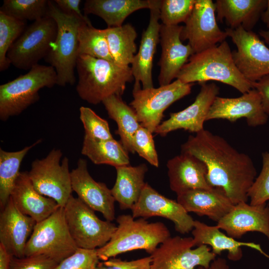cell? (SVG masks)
Returning a JSON list of instances; mask_svg holds the SVG:
<instances>
[{
	"instance_id": "cell-1",
	"label": "cell",
	"mask_w": 269,
	"mask_h": 269,
	"mask_svg": "<svg viewBox=\"0 0 269 269\" xmlns=\"http://www.w3.org/2000/svg\"><path fill=\"white\" fill-rule=\"evenodd\" d=\"M181 152L203 161L207 178L212 187L222 189L234 205L247 202L248 193L256 178L251 158L232 146L224 138L204 129L190 135L181 146Z\"/></svg>"
},
{
	"instance_id": "cell-2",
	"label": "cell",
	"mask_w": 269,
	"mask_h": 269,
	"mask_svg": "<svg viewBox=\"0 0 269 269\" xmlns=\"http://www.w3.org/2000/svg\"><path fill=\"white\" fill-rule=\"evenodd\" d=\"M76 69L77 93L81 99L93 105L112 95L122 97L127 84L134 80L130 66L86 55L78 56Z\"/></svg>"
},
{
	"instance_id": "cell-3",
	"label": "cell",
	"mask_w": 269,
	"mask_h": 269,
	"mask_svg": "<svg viewBox=\"0 0 269 269\" xmlns=\"http://www.w3.org/2000/svg\"><path fill=\"white\" fill-rule=\"evenodd\" d=\"M177 79L185 84L208 81L220 82L244 94L253 89L237 67L228 43L219 45L202 52L194 53L178 73Z\"/></svg>"
},
{
	"instance_id": "cell-4",
	"label": "cell",
	"mask_w": 269,
	"mask_h": 269,
	"mask_svg": "<svg viewBox=\"0 0 269 269\" xmlns=\"http://www.w3.org/2000/svg\"><path fill=\"white\" fill-rule=\"evenodd\" d=\"M118 224L110 240L97 249L99 260L106 261L126 252L143 250L151 255L159 245L170 237L167 227L161 222H149L132 215L123 214L117 218Z\"/></svg>"
},
{
	"instance_id": "cell-5",
	"label": "cell",
	"mask_w": 269,
	"mask_h": 269,
	"mask_svg": "<svg viewBox=\"0 0 269 269\" xmlns=\"http://www.w3.org/2000/svg\"><path fill=\"white\" fill-rule=\"evenodd\" d=\"M48 14L55 21L57 31L44 60L55 69L57 85L61 87L72 85L76 82L75 69L78 57V31L82 21L63 12L54 0H48Z\"/></svg>"
},
{
	"instance_id": "cell-6",
	"label": "cell",
	"mask_w": 269,
	"mask_h": 269,
	"mask_svg": "<svg viewBox=\"0 0 269 269\" xmlns=\"http://www.w3.org/2000/svg\"><path fill=\"white\" fill-rule=\"evenodd\" d=\"M57 75L51 66L37 64L27 73L0 86V119L18 116L38 101L39 91L57 85Z\"/></svg>"
},
{
	"instance_id": "cell-7",
	"label": "cell",
	"mask_w": 269,
	"mask_h": 269,
	"mask_svg": "<svg viewBox=\"0 0 269 269\" xmlns=\"http://www.w3.org/2000/svg\"><path fill=\"white\" fill-rule=\"evenodd\" d=\"M68 228L63 207L37 223L27 242L25 257L43 255L58 264L77 250Z\"/></svg>"
},
{
	"instance_id": "cell-8",
	"label": "cell",
	"mask_w": 269,
	"mask_h": 269,
	"mask_svg": "<svg viewBox=\"0 0 269 269\" xmlns=\"http://www.w3.org/2000/svg\"><path fill=\"white\" fill-rule=\"evenodd\" d=\"M63 208L68 228L78 248H101L110 240L117 229L115 224L102 220L95 211L72 195Z\"/></svg>"
},
{
	"instance_id": "cell-9",
	"label": "cell",
	"mask_w": 269,
	"mask_h": 269,
	"mask_svg": "<svg viewBox=\"0 0 269 269\" xmlns=\"http://www.w3.org/2000/svg\"><path fill=\"white\" fill-rule=\"evenodd\" d=\"M192 86V83L185 84L178 79L157 88L142 89L140 84H134L133 100L130 105L135 112L140 125L153 133L161 123L165 110L189 95Z\"/></svg>"
},
{
	"instance_id": "cell-10",
	"label": "cell",
	"mask_w": 269,
	"mask_h": 269,
	"mask_svg": "<svg viewBox=\"0 0 269 269\" xmlns=\"http://www.w3.org/2000/svg\"><path fill=\"white\" fill-rule=\"evenodd\" d=\"M62 152L54 148L43 158L31 163L29 177L35 190L40 194L54 200L64 207L72 195L71 171L69 159Z\"/></svg>"
},
{
	"instance_id": "cell-11",
	"label": "cell",
	"mask_w": 269,
	"mask_h": 269,
	"mask_svg": "<svg viewBox=\"0 0 269 269\" xmlns=\"http://www.w3.org/2000/svg\"><path fill=\"white\" fill-rule=\"evenodd\" d=\"M57 31L49 14L28 26L9 48L6 56L15 67L30 70L48 54Z\"/></svg>"
},
{
	"instance_id": "cell-12",
	"label": "cell",
	"mask_w": 269,
	"mask_h": 269,
	"mask_svg": "<svg viewBox=\"0 0 269 269\" xmlns=\"http://www.w3.org/2000/svg\"><path fill=\"white\" fill-rule=\"evenodd\" d=\"M195 246L193 237H169L151 254L150 269H196L208 267L216 255L207 245Z\"/></svg>"
},
{
	"instance_id": "cell-13",
	"label": "cell",
	"mask_w": 269,
	"mask_h": 269,
	"mask_svg": "<svg viewBox=\"0 0 269 269\" xmlns=\"http://www.w3.org/2000/svg\"><path fill=\"white\" fill-rule=\"evenodd\" d=\"M236 45L232 51L234 61L243 76L250 82L269 75V48L252 31L242 27L225 29Z\"/></svg>"
},
{
	"instance_id": "cell-14",
	"label": "cell",
	"mask_w": 269,
	"mask_h": 269,
	"mask_svg": "<svg viewBox=\"0 0 269 269\" xmlns=\"http://www.w3.org/2000/svg\"><path fill=\"white\" fill-rule=\"evenodd\" d=\"M216 6L212 0H196L193 10L184 22L180 34L182 41L188 40L194 53L213 47L228 37L219 27Z\"/></svg>"
},
{
	"instance_id": "cell-15",
	"label": "cell",
	"mask_w": 269,
	"mask_h": 269,
	"mask_svg": "<svg viewBox=\"0 0 269 269\" xmlns=\"http://www.w3.org/2000/svg\"><path fill=\"white\" fill-rule=\"evenodd\" d=\"M134 218L161 217L171 221L175 230L185 234L192 231L194 220L177 201L167 198L146 183L137 203L131 209Z\"/></svg>"
},
{
	"instance_id": "cell-16",
	"label": "cell",
	"mask_w": 269,
	"mask_h": 269,
	"mask_svg": "<svg viewBox=\"0 0 269 269\" xmlns=\"http://www.w3.org/2000/svg\"><path fill=\"white\" fill-rule=\"evenodd\" d=\"M194 102L184 110L170 114L169 118L161 122L154 133L164 136L169 133L183 129L195 134L204 129V124L210 109L219 93L214 83H201Z\"/></svg>"
},
{
	"instance_id": "cell-17",
	"label": "cell",
	"mask_w": 269,
	"mask_h": 269,
	"mask_svg": "<svg viewBox=\"0 0 269 269\" xmlns=\"http://www.w3.org/2000/svg\"><path fill=\"white\" fill-rule=\"evenodd\" d=\"M245 118L252 127L267 123L268 115L265 112L258 91L253 88L237 98L217 96L208 114L206 121L214 119L227 120L231 122Z\"/></svg>"
},
{
	"instance_id": "cell-18",
	"label": "cell",
	"mask_w": 269,
	"mask_h": 269,
	"mask_svg": "<svg viewBox=\"0 0 269 269\" xmlns=\"http://www.w3.org/2000/svg\"><path fill=\"white\" fill-rule=\"evenodd\" d=\"M72 188L78 198L95 211L102 214L106 220L115 219V203L111 189L103 182L95 181L89 173L87 162L83 158L71 171Z\"/></svg>"
},
{
	"instance_id": "cell-19",
	"label": "cell",
	"mask_w": 269,
	"mask_h": 269,
	"mask_svg": "<svg viewBox=\"0 0 269 269\" xmlns=\"http://www.w3.org/2000/svg\"><path fill=\"white\" fill-rule=\"evenodd\" d=\"M161 0H150L148 26L143 31L138 52L131 64L135 85L142 84V89L153 87L152 69L157 44L160 41V4Z\"/></svg>"
},
{
	"instance_id": "cell-20",
	"label": "cell",
	"mask_w": 269,
	"mask_h": 269,
	"mask_svg": "<svg viewBox=\"0 0 269 269\" xmlns=\"http://www.w3.org/2000/svg\"><path fill=\"white\" fill-rule=\"evenodd\" d=\"M183 26L161 24L160 41L161 53L158 65L160 86L171 83L194 52L189 44H183L180 38Z\"/></svg>"
},
{
	"instance_id": "cell-21",
	"label": "cell",
	"mask_w": 269,
	"mask_h": 269,
	"mask_svg": "<svg viewBox=\"0 0 269 269\" xmlns=\"http://www.w3.org/2000/svg\"><path fill=\"white\" fill-rule=\"evenodd\" d=\"M36 222L22 213L9 197L1 209L0 244L12 257L23 258L27 242Z\"/></svg>"
},
{
	"instance_id": "cell-22",
	"label": "cell",
	"mask_w": 269,
	"mask_h": 269,
	"mask_svg": "<svg viewBox=\"0 0 269 269\" xmlns=\"http://www.w3.org/2000/svg\"><path fill=\"white\" fill-rule=\"evenodd\" d=\"M217 226L235 239L249 232H258L269 240V206L239 203L217 222Z\"/></svg>"
},
{
	"instance_id": "cell-23",
	"label": "cell",
	"mask_w": 269,
	"mask_h": 269,
	"mask_svg": "<svg viewBox=\"0 0 269 269\" xmlns=\"http://www.w3.org/2000/svg\"><path fill=\"white\" fill-rule=\"evenodd\" d=\"M166 166L170 188L177 195L193 189L213 188L207 180L206 164L191 154L181 152L168 160Z\"/></svg>"
},
{
	"instance_id": "cell-24",
	"label": "cell",
	"mask_w": 269,
	"mask_h": 269,
	"mask_svg": "<svg viewBox=\"0 0 269 269\" xmlns=\"http://www.w3.org/2000/svg\"><path fill=\"white\" fill-rule=\"evenodd\" d=\"M188 212L207 216L218 222L235 205L224 191L218 187L196 189L177 195V200Z\"/></svg>"
},
{
	"instance_id": "cell-25",
	"label": "cell",
	"mask_w": 269,
	"mask_h": 269,
	"mask_svg": "<svg viewBox=\"0 0 269 269\" xmlns=\"http://www.w3.org/2000/svg\"><path fill=\"white\" fill-rule=\"evenodd\" d=\"M10 198L22 213L32 218L36 223L47 218L60 207L54 200L35 190L27 171L20 172Z\"/></svg>"
},
{
	"instance_id": "cell-26",
	"label": "cell",
	"mask_w": 269,
	"mask_h": 269,
	"mask_svg": "<svg viewBox=\"0 0 269 269\" xmlns=\"http://www.w3.org/2000/svg\"><path fill=\"white\" fill-rule=\"evenodd\" d=\"M192 234L195 246L209 245L212 248V252L216 255H220L222 252L228 251V258L233 261L241 259L243 257L241 247L243 246L255 249L268 256L259 245L252 242L238 241L225 235L217 225L209 226L199 221L194 220Z\"/></svg>"
},
{
	"instance_id": "cell-27",
	"label": "cell",
	"mask_w": 269,
	"mask_h": 269,
	"mask_svg": "<svg viewBox=\"0 0 269 269\" xmlns=\"http://www.w3.org/2000/svg\"><path fill=\"white\" fill-rule=\"evenodd\" d=\"M268 0H217V18L228 28L252 31L267 7Z\"/></svg>"
},
{
	"instance_id": "cell-28",
	"label": "cell",
	"mask_w": 269,
	"mask_h": 269,
	"mask_svg": "<svg viewBox=\"0 0 269 269\" xmlns=\"http://www.w3.org/2000/svg\"><path fill=\"white\" fill-rule=\"evenodd\" d=\"M117 177L111 191L122 210L132 209L138 201L146 184L148 168L144 163L116 167Z\"/></svg>"
},
{
	"instance_id": "cell-29",
	"label": "cell",
	"mask_w": 269,
	"mask_h": 269,
	"mask_svg": "<svg viewBox=\"0 0 269 269\" xmlns=\"http://www.w3.org/2000/svg\"><path fill=\"white\" fill-rule=\"evenodd\" d=\"M150 0H87L84 14H92L103 19L107 27H119L132 13L150 7Z\"/></svg>"
},
{
	"instance_id": "cell-30",
	"label": "cell",
	"mask_w": 269,
	"mask_h": 269,
	"mask_svg": "<svg viewBox=\"0 0 269 269\" xmlns=\"http://www.w3.org/2000/svg\"><path fill=\"white\" fill-rule=\"evenodd\" d=\"M110 118L116 122V134L120 142L128 152L134 154L133 146L134 136L141 126L134 110L126 104L122 97L112 95L102 102Z\"/></svg>"
},
{
	"instance_id": "cell-31",
	"label": "cell",
	"mask_w": 269,
	"mask_h": 269,
	"mask_svg": "<svg viewBox=\"0 0 269 269\" xmlns=\"http://www.w3.org/2000/svg\"><path fill=\"white\" fill-rule=\"evenodd\" d=\"M128 152L120 142L92 139L84 135L81 153L96 164H108L115 168L130 165Z\"/></svg>"
},
{
	"instance_id": "cell-32",
	"label": "cell",
	"mask_w": 269,
	"mask_h": 269,
	"mask_svg": "<svg viewBox=\"0 0 269 269\" xmlns=\"http://www.w3.org/2000/svg\"><path fill=\"white\" fill-rule=\"evenodd\" d=\"M105 29L109 49L115 62L130 66L137 50L135 42L137 33L134 27L131 23H127Z\"/></svg>"
},
{
	"instance_id": "cell-33",
	"label": "cell",
	"mask_w": 269,
	"mask_h": 269,
	"mask_svg": "<svg viewBox=\"0 0 269 269\" xmlns=\"http://www.w3.org/2000/svg\"><path fill=\"white\" fill-rule=\"evenodd\" d=\"M41 141L39 139L32 144L16 151H7L0 148V206L6 204L19 173L20 164L28 152Z\"/></svg>"
},
{
	"instance_id": "cell-34",
	"label": "cell",
	"mask_w": 269,
	"mask_h": 269,
	"mask_svg": "<svg viewBox=\"0 0 269 269\" xmlns=\"http://www.w3.org/2000/svg\"><path fill=\"white\" fill-rule=\"evenodd\" d=\"M78 56L89 55L115 62L110 53L105 29L95 28L92 24L81 22L78 31Z\"/></svg>"
},
{
	"instance_id": "cell-35",
	"label": "cell",
	"mask_w": 269,
	"mask_h": 269,
	"mask_svg": "<svg viewBox=\"0 0 269 269\" xmlns=\"http://www.w3.org/2000/svg\"><path fill=\"white\" fill-rule=\"evenodd\" d=\"M0 11L19 20L34 21L48 14V0H4Z\"/></svg>"
},
{
	"instance_id": "cell-36",
	"label": "cell",
	"mask_w": 269,
	"mask_h": 269,
	"mask_svg": "<svg viewBox=\"0 0 269 269\" xmlns=\"http://www.w3.org/2000/svg\"><path fill=\"white\" fill-rule=\"evenodd\" d=\"M25 21L11 17L0 11V71L11 64L6 55L14 42L25 30Z\"/></svg>"
},
{
	"instance_id": "cell-37",
	"label": "cell",
	"mask_w": 269,
	"mask_h": 269,
	"mask_svg": "<svg viewBox=\"0 0 269 269\" xmlns=\"http://www.w3.org/2000/svg\"><path fill=\"white\" fill-rule=\"evenodd\" d=\"M196 0H161L160 19L165 25H178L185 22L194 7Z\"/></svg>"
},
{
	"instance_id": "cell-38",
	"label": "cell",
	"mask_w": 269,
	"mask_h": 269,
	"mask_svg": "<svg viewBox=\"0 0 269 269\" xmlns=\"http://www.w3.org/2000/svg\"><path fill=\"white\" fill-rule=\"evenodd\" d=\"M80 119L85 130V136L92 139H113L108 122L99 116L91 108H80Z\"/></svg>"
},
{
	"instance_id": "cell-39",
	"label": "cell",
	"mask_w": 269,
	"mask_h": 269,
	"mask_svg": "<svg viewBox=\"0 0 269 269\" xmlns=\"http://www.w3.org/2000/svg\"><path fill=\"white\" fill-rule=\"evenodd\" d=\"M248 197L252 205L266 204L269 200V151L262 153V168L249 191Z\"/></svg>"
},
{
	"instance_id": "cell-40",
	"label": "cell",
	"mask_w": 269,
	"mask_h": 269,
	"mask_svg": "<svg viewBox=\"0 0 269 269\" xmlns=\"http://www.w3.org/2000/svg\"><path fill=\"white\" fill-rule=\"evenodd\" d=\"M152 133L140 126L135 133L133 139V146L134 152L153 166H159V160Z\"/></svg>"
},
{
	"instance_id": "cell-41",
	"label": "cell",
	"mask_w": 269,
	"mask_h": 269,
	"mask_svg": "<svg viewBox=\"0 0 269 269\" xmlns=\"http://www.w3.org/2000/svg\"><path fill=\"white\" fill-rule=\"evenodd\" d=\"M99 262L97 249L78 248L73 254L59 263L55 269H94Z\"/></svg>"
},
{
	"instance_id": "cell-42",
	"label": "cell",
	"mask_w": 269,
	"mask_h": 269,
	"mask_svg": "<svg viewBox=\"0 0 269 269\" xmlns=\"http://www.w3.org/2000/svg\"><path fill=\"white\" fill-rule=\"evenodd\" d=\"M58 264L56 261L43 255L21 258L11 257L9 269H55Z\"/></svg>"
},
{
	"instance_id": "cell-43",
	"label": "cell",
	"mask_w": 269,
	"mask_h": 269,
	"mask_svg": "<svg viewBox=\"0 0 269 269\" xmlns=\"http://www.w3.org/2000/svg\"><path fill=\"white\" fill-rule=\"evenodd\" d=\"M151 262L150 256L130 261L114 257L99 262L94 269H150Z\"/></svg>"
},
{
	"instance_id": "cell-44",
	"label": "cell",
	"mask_w": 269,
	"mask_h": 269,
	"mask_svg": "<svg viewBox=\"0 0 269 269\" xmlns=\"http://www.w3.org/2000/svg\"><path fill=\"white\" fill-rule=\"evenodd\" d=\"M54 2L63 12L73 15L88 24H92L87 15L80 8L81 0H55Z\"/></svg>"
},
{
	"instance_id": "cell-45",
	"label": "cell",
	"mask_w": 269,
	"mask_h": 269,
	"mask_svg": "<svg viewBox=\"0 0 269 269\" xmlns=\"http://www.w3.org/2000/svg\"><path fill=\"white\" fill-rule=\"evenodd\" d=\"M253 88L257 90L261 95L262 105L266 114L269 115V75L258 81L251 83Z\"/></svg>"
},
{
	"instance_id": "cell-46",
	"label": "cell",
	"mask_w": 269,
	"mask_h": 269,
	"mask_svg": "<svg viewBox=\"0 0 269 269\" xmlns=\"http://www.w3.org/2000/svg\"><path fill=\"white\" fill-rule=\"evenodd\" d=\"M196 269H229L226 259L222 258L215 259L207 268L198 267Z\"/></svg>"
},
{
	"instance_id": "cell-47",
	"label": "cell",
	"mask_w": 269,
	"mask_h": 269,
	"mask_svg": "<svg viewBox=\"0 0 269 269\" xmlns=\"http://www.w3.org/2000/svg\"><path fill=\"white\" fill-rule=\"evenodd\" d=\"M11 257L0 244V269H9Z\"/></svg>"
},
{
	"instance_id": "cell-48",
	"label": "cell",
	"mask_w": 269,
	"mask_h": 269,
	"mask_svg": "<svg viewBox=\"0 0 269 269\" xmlns=\"http://www.w3.org/2000/svg\"><path fill=\"white\" fill-rule=\"evenodd\" d=\"M261 18L269 29V0H268L267 7L262 13Z\"/></svg>"
},
{
	"instance_id": "cell-49",
	"label": "cell",
	"mask_w": 269,
	"mask_h": 269,
	"mask_svg": "<svg viewBox=\"0 0 269 269\" xmlns=\"http://www.w3.org/2000/svg\"><path fill=\"white\" fill-rule=\"evenodd\" d=\"M259 34L264 38L266 42L269 44V29L268 30H261Z\"/></svg>"
}]
</instances>
